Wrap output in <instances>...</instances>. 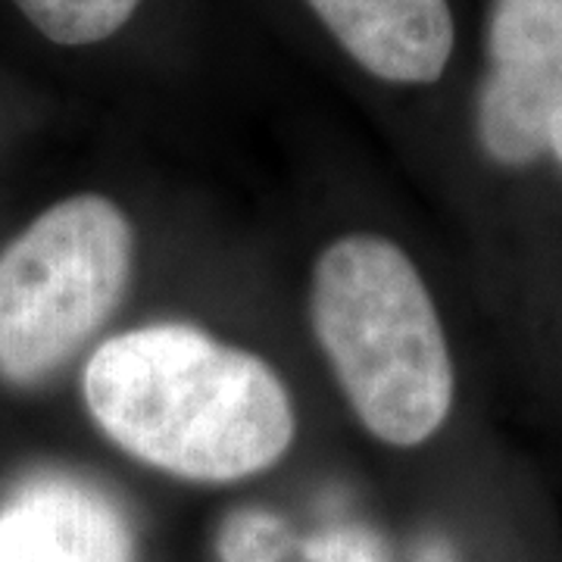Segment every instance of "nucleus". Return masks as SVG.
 <instances>
[{"instance_id":"1","label":"nucleus","mask_w":562,"mask_h":562,"mask_svg":"<svg viewBox=\"0 0 562 562\" xmlns=\"http://www.w3.org/2000/svg\"><path fill=\"white\" fill-rule=\"evenodd\" d=\"M81 391L110 441L184 482L250 479L288 453L297 428L272 366L194 325H144L103 341Z\"/></svg>"},{"instance_id":"9","label":"nucleus","mask_w":562,"mask_h":562,"mask_svg":"<svg viewBox=\"0 0 562 562\" xmlns=\"http://www.w3.org/2000/svg\"><path fill=\"white\" fill-rule=\"evenodd\" d=\"M310 562H384L379 543L362 531H331L306 543Z\"/></svg>"},{"instance_id":"10","label":"nucleus","mask_w":562,"mask_h":562,"mask_svg":"<svg viewBox=\"0 0 562 562\" xmlns=\"http://www.w3.org/2000/svg\"><path fill=\"white\" fill-rule=\"evenodd\" d=\"M425 562H447V557H428Z\"/></svg>"},{"instance_id":"3","label":"nucleus","mask_w":562,"mask_h":562,"mask_svg":"<svg viewBox=\"0 0 562 562\" xmlns=\"http://www.w3.org/2000/svg\"><path fill=\"white\" fill-rule=\"evenodd\" d=\"M132 225L101 194L50 206L0 257V375L41 382L116 310L132 272Z\"/></svg>"},{"instance_id":"6","label":"nucleus","mask_w":562,"mask_h":562,"mask_svg":"<svg viewBox=\"0 0 562 562\" xmlns=\"http://www.w3.org/2000/svg\"><path fill=\"white\" fill-rule=\"evenodd\" d=\"M325 29L375 79L431 85L453 54L447 0H306Z\"/></svg>"},{"instance_id":"2","label":"nucleus","mask_w":562,"mask_h":562,"mask_svg":"<svg viewBox=\"0 0 562 562\" xmlns=\"http://www.w3.org/2000/svg\"><path fill=\"white\" fill-rule=\"evenodd\" d=\"M313 328L369 435L419 447L453 406V360L435 301L397 244L344 235L322 250Z\"/></svg>"},{"instance_id":"7","label":"nucleus","mask_w":562,"mask_h":562,"mask_svg":"<svg viewBox=\"0 0 562 562\" xmlns=\"http://www.w3.org/2000/svg\"><path fill=\"white\" fill-rule=\"evenodd\" d=\"M44 38L85 47L116 35L135 16L140 0H13Z\"/></svg>"},{"instance_id":"5","label":"nucleus","mask_w":562,"mask_h":562,"mask_svg":"<svg viewBox=\"0 0 562 562\" xmlns=\"http://www.w3.org/2000/svg\"><path fill=\"white\" fill-rule=\"evenodd\" d=\"M0 562H135V543L101 491L50 475L0 503Z\"/></svg>"},{"instance_id":"4","label":"nucleus","mask_w":562,"mask_h":562,"mask_svg":"<svg viewBox=\"0 0 562 562\" xmlns=\"http://www.w3.org/2000/svg\"><path fill=\"white\" fill-rule=\"evenodd\" d=\"M479 138L491 160L562 162V0H494Z\"/></svg>"},{"instance_id":"8","label":"nucleus","mask_w":562,"mask_h":562,"mask_svg":"<svg viewBox=\"0 0 562 562\" xmlns=\"http://www.w3.org/2000/svg\"><path fill=\"white\" fill-rule=\"evenodd\" d=\"M288 550V528L269 513H238L220 535L225 562H279Z\"/></svg>"}]
</instances>
